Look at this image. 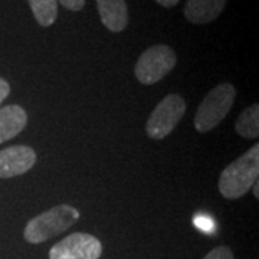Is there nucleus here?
I'll list each match as a JSON object with an SVG mask.
<instances>
[{
  "label": "nucleus",
  "instance_id": "f257e3e1",
  "mask_svg": "<svg viewBox=\"0 0 259 259\" xmlns=\"http://www.w3.org/2000/svg\"><path fill=\"white\" fill-rule=\"evenodd\" d=\"M259 176V144L225 167L219 177V192L225 199H239L249 192Z\"/></svg>",
  "mask_w": 259,
  "mask_h": 259
},
{
  "label": "nucleus",
  "instance_id": "f03ea898",
  "mask_svg": "<svg viewBox=\"0 0 259 259\" xmlns=\"http://www.w3.org/2000/svg\"><path fill=\"white\" fill-rule=\"evenodd\" d=\"M79 218L81 213L76 207L71 204H58L30 219L25 226L23 238L29 243L47 242L68 231Z\"/></svg>",
  "mask_w": 259,
  "mask_h": 259
},
{
  "label": "nucleus",
  "instance_id": "7ed1b4c3",
  "mask_svg": "<svg viewBox=\"0 0 259 259\" xmlns=\"http://www.w3.org/2000/svg\"><path fill=\"white\" fill-rule=\"evenodd\" d=\"M236 90L229 82L219 83L212 91H209L204 100L200 102L194 115V128L199 133L212 131L219 122L225 120L235 102Z\"/></svg>",
  "mask_w": 259,
  "mask_h": 259
},
{
  "label": "nucleus",
  "instance_id": "20e7f679",
  "mask_svg": "<svg viewBox=\"0 0 259 259\" xmlns=\"http://www.w3.org/2000/svg\"><path fill=\"white\" fill-rule=\"evenodd\" d=\"M175 51L167 45H154L146 49L134 68L136 78L143 85H153L161 81L176 66Z\"/></svg>",
  "mask_w": 259,
  "mask_h": 259
},
{
  "label": "nucleus",
  "instance_id": "39448f33",
  "mask_svg": "<svg viewBox=\"0 0 259 259\" xmlns=\"http://www.w3.org/2000/svg\"><path fill=\"white\" fill-rule=\"evenodd\" d=\"M186 112V102L179 94H168L148 117L146 133L151 140H163L176 128Z\"/></svg>",
  "mask_w": 259,
  "mask_h": 259
},
{
  "label": "nucleus",
  "instance_id": "423d86ee",
  "mask_svg": "<svg viewBox=\"0 0 259 259\" xmlns=\"http://www.w3.org/2000/svg\"><path fill=\"white\" fill-rule=\"evenodd\" d=\"M102 243L90 233H72L55 243L49 250V259H100Z\"/></svg>",
  "mask_w": 259,
  "mask_h": 259
},
{
  "label": "nucleus",
  "instance_id": "0eeeda50",
  "mask_svg": "<svg viewBox=\"0 0 259 259\" xmlns=\"http://www.w3.org/2000/svg\"><path fill=\"white\" fill-rule=\"evenodd\" d=\"M36 163V153L28 146L0 150V179H12L29 171Z\"/></svg>",
  "mask_w": 259,
  "mask_h": 259
},
{
  "label": "nucleus",
  "instance_id": "6e6552de",
  "mask_svg": "<svg viewBox=\"0 0 259 259\" xmlns=\"http://www.w3.org/2000/svg\"><path fill=\"white\" fill-rule=\"evenodd\" d=\"M228 0H187L185 18L193 25H206L221 16Z\"/></svg>",
  "mask_w": 259,
  "mask_h": 259
},
{
  "label": "nucleus",
  "instance_id": "1a4fd4ad",
  "mask_svg": "<svg viewBox=\"0 0 259 259\" xmlns=\"http://www.w3.org/2000/svg\"><path fill=\"white\" fill-rule=\"evenodd\" d=\"M97 8L104 26L114 33L122 32L128 25L125 0H97Z\"/></svg>",
  "mask_w": 259,
  "mask_h": 259
},
{
  "label": "nucleus",
  "instance_id": "9d476101",
  "mask_svg": "<svg viewBox=\"0 0 259 259\" xmlns=\"http://www.w3.org/2000/svg\"><path fill=\"white\" fill-rule=\"evenodd\" d=\"M28 124V114L16 104L0 108V144L15 139Z\"/></svg>",
  "mask_w": 259,
  "mask_h": 259
},
{
  "label": "nucleus",
  "instance_id": "9b49d317",
  "mask_svg": "<svg viewBox=\"0 0 259 259\" xmlns=\"http://www.w3.org/2000/svg\"><path fill=\"white\" fill-rule=\"evenodd\" d=\"M235 131L243 139H258L259 136V105L253 104L242 112L235 122Z\"/></svg>",
  "mask_w": 259,
  "mask_h": 259
},
{
  "label": "nucleus",
  "instance_id": "f8f14e48",
  "mask_svg": "<svg viewBox=\"0 0 259 259\" xmlns=\"http://www.w3.org/2000/svg\"><path fill=\"white\" fill-rule=\"evenodd\" d=\"M28 3L40 26L49 28L55 23L58 18V0H28Z\"/></svg>",
  "mask_w": 259,
  "mask_h": 259
},
{
  "label": "nucleus",
  "instance_id": "ddd939ff",
  "mask_svg": "<svg viewBox=\"0 0 259 259\" xmlns=\"http://www.w3.org/2000/svg\"><path fill=\"white\" fill-rule=\"evenodd\" d=\"M194 226L199 228L204 233H210L214 229V223L210 218H207L206 214H196L194 216Z\"/></svg>",
  "mask_w": 259,
  "mask_h": 259
},
{
  "label": "nucleus",
  "instance_id": "4468645a",
  "mask_svg": "<svg viewBox=\"0 0 259 259\" xmlns=\"http://www.w3.org/2000/svg\"><path fill=\"white\" fill-rule=\"evenodd\" d=\"M203 259H235L233 252L228 246H218L212 249Z\"/></svg>",
  "mask_w": 259,
  "mask_h": 259
},
{
  "label": "nucleus",
  "instance_id": "2eb2a0df",
  "mask_svg": "<svg viewBox=\"0 0 259 259\" xmlns=\"http://www.w3.org/2000/svg\"><path fill=\"white\" fill-rule=\"evenodd\" d=\"M65 9L71 12H81L85 6V0H58Z\"/></svg>",
  "mask_w": 259,
  "mask_h": 259
},
{
  "label": "nucleus",
  "instance_id": "dca6fc26",
  "mask_svg": "<svg viewBox=\"0 0 259 259\" xmlns=\"http://www.w3.org/2000/svg\"><path fill=\"white\" fill-rule=\"evenodd\" d=\"M10 94V85L6 79L0 78V104L5 101Z\"/></svg>",
  "mask_w": 259,
  "mask_h": 259
},
{
  "label": "nucleus",
  "instance_id": "f3484780",
  "mask_svg": "<svg viewBox=\"0 0 259 259\" xmlns=\"http://www.w3.org/2000/svg\"><path fill=\"white\" fill-rule=\"evenodd\" d=\"M156 2L160 6H163V8H173V6L179 5L180 0H156Z\"/></svg>",
  "mask_w": 259,
  "mask_h": 259
},
{
  "label": "nucleus",
  "instance_id": "a211bd4d",
  "mask_svg": "<svg viewBox=\"0 0 259 259\" xmlns=\"http://www.w3.org/2000/svg\"><path fill=\"white\" fill-rule=\"evenodd\" d=\"M252 187H253V196H255L256 199H259V183H258V180H256V182L253 183V186H252Z\"/></svg>",
  "mask_w": 259,
  "mask_h": 259
}]
</instances>
